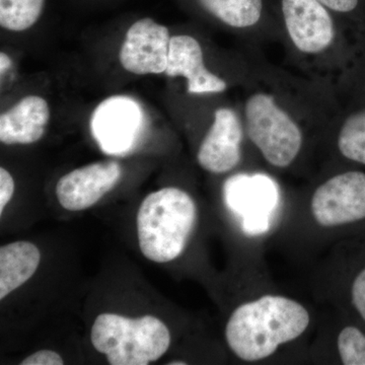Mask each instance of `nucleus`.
<instances>
[{
  "label": "nucleus",
  "instance_id": "f257e3e1",
  "mask_svg": "<svg viewBox=\"0 0 365 365\" xmlns=\"http://www.w3.org/2000/svg\"><path fill=\"white\" fill-rule=\"evenodd\" d=\"M240 111L250 145L274 170L292 169L313 140L328 141L340 98L299 73L264 59L250 47Z\"/></svg>",
  "mask_w": 365,
  "mask_h": 365
},
{
  "label": "nucleus",
  "instance_id": "7ed1b4c3",
  "mask_svg": "<svg viewBox=\"0 0 365 365\" xmlns=\"http://www.w3.org/2000/svg\"><path fill=\"white\" fill-rule=\"evenodd\" d=\"M311 324L304 304L283 295L266 294L237 307L225 326L230 351L242 361H260L299 338Z\"/></svg>",
  "mask_w": 365,
  "mask_h": 365
},
{
  "label": "nucleus",
  "instance_id": "f3484780",
  "mask_svg": "<svg viewBox=\"0 0 365 365\" xmlns=\"http://www.w3.org/2000/svg\"><path fill=\"white\" fill-rule=\"evenodd\" d=\"M338 353L345 365H365V334L354 326L343 328L337 338Z\"/></svg>",
  "mask_w": 365,
  "mask_h": 365
},
{
  "label": "nucleus",
  "instance_id": "9d476101",
  "mask_svg": "<svg viewBox=\"0 0 365 365\" xmlns=\"http://www.w3.org/2000/svg\"><path fill=\"white\" fill-rule=\"evenodd\" d=\"M165 73L169 78L186 79L187 93L191 96L222 95L237 86L230 78L211 71L202 43L189 34H179L170 38Z\"/></svg>",
  "mask_w": 365,
  "mask_h": 365
},
{
  "label": "nucleus",
  "instance_id": "6ab92c4d",
  "mask_svg": "<svg viewBox=\"0 0 365 365\" xmlns=\"http://www.w3.org/2000/svg\"><path fill=\"white\" fill-rule=\"evenodd\" d=\"M351 302L360 318L365 322V268L362 269L353 280Z\"/></svg>",
  "mask_w": 365,
  "mask_h": 365
},
{
  "label": "nucleus",
  "instance_id": "1a4fd4ad",
  "mask_svg": "<svg viewBox=\"0 0 365 365\" xmlns=\"http://www.w3.org/2000/svg\"><path fill=\"white\" fill-rule=\"evenodd\" d=\"M246 141L248 137L239 106H220L213 112L212 121L199 144L197 163L210 174L232 172L242 162Z\"/></svg>",
  "mask_w": 365,
  "mask_h": 365
},
{
  "label": "nucleus",
  "instance_id": "423d86ee",
  "mask_svg": "<svg viewBox=\"0 0 365 365\" xmlns=\"http://www.w3.org/2000/svg\"><path fill=\"white\" fill-rule=\"evenodd\" d=\"M311 212L319 227L335 228L365 220V172L335 173L314 189Z\"/></svg>",
  "mask_w": 365,
  "mask_h": 365
},
{
  "label": "nucleus",
  "instance_id": "4be33fe9",
  "mask_svg": "<svg viewBox=\"0 0 365 365\" xmlns=\"http://www.w3.org/2000/svg\"><path fill=\"white\" fill-rule=\"evenodd\" d=\"M11 64H13V62H11V57L6 53H0V71H1V74L9 71L11 68Z\"/></svg>",
  "mask_w": 365,
  "mask_h": 365
},
{
  "label": "nucleus",
  "instance_id": "39448f33",
  "mask_svg": "<svg viewBox=\"0 0 365 365\" xmlns=\"http://www.w3.org/2000/svg\"><path fill=\"white\" fill-rule=\"evenodd\" d=\"M91 340L97 351L112 365H148L169 350L170 333L155 317L128 318L116 314L97 317Z\"/></svg>",
  "mask_w": 365,
  "mask_h": 365
},
{
  "label": "nucleus",
  "instance_id": "ddd939ff",
  "mask_svg": "<svg viewBox=\"0 0 365 365\" xmlns=\"http://www.w3.org/2000/svg\"><path fill=\"white\" fill-rule=\"evenodd\" d=\"M328 143L345 162L365 167V86L341 101Z\"/></svg>",
  "mask_w": 365,
  "mask_h": 365
},
{
  "label": "nucleus",
  "instance_id": "412c9836",
  "mask_svg": "<svg viewBox=\"0 0 365 365\" xmlns=\"http://www.w3.org/2000/svg\"><path fill=\"white\" fill-rule=\"evenodd\" d=\"M14 192V181L9 170L0 168V215L11 201Z\"/></svg>",
  "mask_w": 365,
  "mask_h": 365
},
{
  "label": "nucleus",
  "instance_id": "6e6552de",
  "mask_svg": "<svg viewBox=\"0 0 365 365\" xmlns=\"http://www.w3.org/2000/svg\"><path fill=\"white\" fill-rule=\"evenodd\" d=\"M197 7L225 28L244 36L250 47L280 43V26L274 0H194Z\"/></svg>",
  "mask_w": 365,
  "mask_h": 365
},
{
  "label": "nucleus",
  "instance_id": "f8f14e48",
  "mask_svg": "<svg viewBox=\"0 0 365 365\" xmlns=\"http://www.w3.org/2000/svg\"><path fill=\"white\" fill-rule=\"evenodd\" d=\"M121 177L116 160L90 163L60 178L55 189L57 200L66 210H86L109 193Z\"/></svg>",
  "mask_w": 365,
  "mask_h": 365
},
{
  "label": "nucleus",
  "instance_id": "0eeeda50",
  "mask_svg": "<svg viewBox=\"0 0 365 365\" xmlns=\"http://www.w3.org/2000/svg\"><path fill=\"white\" fill-rule=\"evenodd\" d=\"M145 128L143 108L135 98L118 95L106 98L93 110L91 131L107 155H124L135 148Z\"/></svg>",
  "mask_w": 365,
  "mask_h": 365
},
{
  "label": "nucleus",
  "instance_id": "5701e85b",
  "mask_svg": "<svg viewBox=\"0 0 365 365\" xmlns=\"http://www.w3.org/2000/svg\"><path fill=\"white\" fill-rule=\"evenodd\" d=\"M170 365H185L187 362L182 361V360H174V361L169 362Z\"/></svg>",
  "mask_w": 365,
  "mask_h": 365
},
{
  "label": "nucleus",
  "instance_id": "dca6fc26",
  "mask_svg": "<svg viewBox=\"0 0 365 365\" xmlns=\"http://www.w3.org/2000/svg\"><path fill=\"white\" fill-rule=\"evenodd\" d=\"M45 0H0V26L11 32L32 28L44 9Z\"/></svg>",
  "mask_w": 365,
  "mask_h": 365
},
{
  "label": "nucleus",
  "instance_id": "a211bd4d",
  "mask_svg": "<svg viewBox=\"0 0 365 365\" xmlns=\"http://www.w3.org/2000/svg\"><path fill=\"white\" fill-rule=\"evenodd\" d=\"M344 20L365 31V0H317Z\"/></svg>",
  "mask_w": 365,
  "mask_h": 365
},
{
  "label": "nucleus",
  "instance_id": "aec40b11",
  "mask_svg": "<svg viewBox=\"0 0 365 365\" xmlns=\"http://www.w3.org/2000/svg\"><path fill=\"white\" fill-rule=\"evenodd\" d=\"M63 359L53 350H40L31 354L21 362V365H62Z\"/></svg>",
  "mask_w": 365,
  "mask_h": 365
},
{
  "label": "nucleus",
  "instance_id": "9b49d317",
  "mask_svg": "<svg viewBox=\"0 0 365 365\" xmlns=\"http://www.w3.org/2000/svg\"><path fill=\"white\" fill-rule=\"evenodd\" d=\"M170 36L167 26L145 18L127 31L119 52L125 71L136 76L162 74L167 71Z\"/></svg>",
  "mask_w": 365,
  "mask_h": 365
},
{
  "label": "nucleus",
  "instance_id": "f03ea898",
  "mask_svg": "<svg viewBox=\"0 0 365 365\" xmlns=\"http://www.w3.org/2000/svg\"><path fill=\"white\" fill-rule=\"evenodd\" d=\"M280 43L297 73L340 101L365 86V31L317 0H274Z\"/></svg>",
  "mask_w": 365,
  "mask_h": 365
},
{
  "label": "nucleus",
  "instance_id": "2eb2a0df",
  "mask_svg": "<svg viewBox=\"0 0 365 365\" xmlns=\"http://www.w3.org/2000/svg\"><path fill=\"white\" fill-rule=\"evenodd\" d=\"M41 253L30 242H11L0 248V299L18 289L36 273Z\"/></svg>",
  "mask_w": 365,
  "mask_h": 365
},
{
  "label": "nucleus",
  "instance_id": "4468645a",
  "mask_svg": "<svg viewBox=\"0 0 365 365\" xmlns=\"http://www.w3.org/2000/svg\"><path fill=\"white\" fill-rule=\"evenodd\" d=\"M50 108L39 96L19 101L0 117V141L6 145L32 144L44 136L49 123Z\"/></svg>",
  "mask_w": 365,
  "mask_h": 365
},
{
  "label": "nucleus",
  "instance_id": "20e7f679",
  "mask_svg": "<svg viewBox=\"0 0 365 365\" xmlns=\"http://www.w3.org/2000/svg\"><path fill=\"white\" fill-rule=\"evenodd\" d=\"M196 222V203L188 192L177 187L153 192L137 212L141 253L155 263L176 260L184 253Z\"/></svg>",
  "mask_w": 365,
  "mask_h": 365
}]
</instances>
